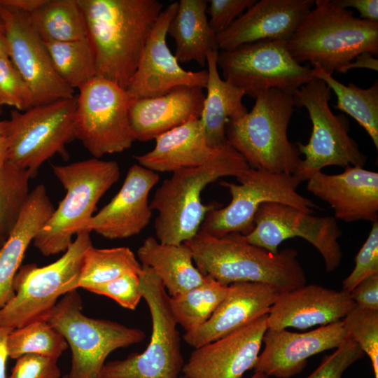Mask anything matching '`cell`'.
<instances>
[{"instance_id":"1","label":"cell","mask_w":378,"mask_h":378,"mask_svg":"<svg viewBox=\"0 0 378 378\" xmlns=\"http://www.w3.org/2000/svg\"><path fill=\"white\" fill-rule=\"evenodd\" d=\"M96 76L124 89L135 73L163 5L158 0H77Z\"/></svg>"},{"instance_id":"2","label":"cell","mask_w":378,"mask_h":378,"mask_svg":"<svg viewBox=\"0 0 378 378\" xmlns=\"http://www.w3.org/2000/svg\"><path fill=\"white\" fill-rule=\"evenodd\" d=\"M184 243L197 269L224 285L261 283L280 293L307 284L304 270L293 248L273 253L251 244L240 233L215 237L201 230Z\"/></svg>"},{"instance_id":"3","label":"cell","mask_w":378,"mask_h":378,"mask_svg":"<svg viewBox=\"0 0 378 378\" xmlns=\"http://www.w3.org/2000/svg\"><path fill=\"white\" fill-rule=\"evenodd\" d=\"M249 168L242 155L226 141L206 163L173 172L150 202L152 211H158L154 223L156 239L162 244H181L192 238L207 213L222 206L218 202L203 204L204 188L222 177L237 178Z\"/></svg>"},{"instance_id":"4","label":"cell","mask_w":378,"mask_h":378,"mask_svg":"<svg viewBox=\"0 0 378 378\" xmlns=\"http://www.w3.org/2000/svg\"><path fill=\"white\" fill-rule=\"evenodd\" d=\"M299 63L309 62L330 74L343 73L357 55H378V22L354 16L334 0H315L309 13L287 41Z\"/></svg>"},{"instance_id":"5","label":"cell","mask_w":378,"mask_h":378,"mask_svg":"<svg viewBox=\"0 0 378 378\" xmlns=\"http://www.w3.org/2000/svg\"><path fill=\"white\" fill-rule=\"evenodd\" d=\"M294 107L293 95L277 89L263 92L251 111L227 124V141L252 169L295 175L302 159L288 137Z\"/></svg>"},{"instance_id":"6","label":"cell","mask_w":378,"mask_h":378,"mask_svg":"<svg viewBox=\"0 0 378 378\" xmlns=\"http://www.w3.org/2000/svg\"><path fill=\"white\" fill-rule=\"evenodd\" d=\"M52 169L66 195L34 239L44 256L66 251L78 227L93 216L99 200L120 178L117 162L95 158L52 165Z\"/></svg>"},{"instance_id":"7","label":"cell","mask_w":378,"mask_h":378,"mask_svg":"<svg viewBox=\"0 0 378 378\" xmlns=\"http://www.w3.org/2000/svg\"><path fill=\"white\" fill-rule=\"evenodd\" d=\"M81 297L71 290L43 318L66 340L72 352L66 378H99L107 356L120 348L142 342L145 332L118 322L88 317Z\"/></svg>"},{"instance_id":"8","label":"cell","mask_w":378,"mask_h":378,"mask_svg":"<svg viewBox=\"0 0 378 378\" xmlns=\"http://www.w3.org/2000/svg\"><path fill=\"white\" fill-rule=\"evenodd\" d=\"M90 233L77 232L64 254L48 265L20 266L13 281L15 295L0 308V326L15 329L43 318L60 296L78 288L83 257L92 246Z\"/></svg>"},{"instance_id":"9","label":"cell","mask_w":378,"mask_h":378,"mask_svg":"<svg viewBox=\"0 0 378 378\" xmlns=\"http://www.w3.org/2000/svg\"><path fill=\"white\" fill-rule=\"evenodd\" d=\"M139 276L142 298L151 316L150 342L142 353L105 363L99 378H179L185 363L169 295L150 267L142 265Z\"/></svg>"},{"instance_id":"10","label":"cell","mask_w":378,"mask_h":378,"mask_svg":"<svg viewBox=\"0 0 378 378\" xmlns=\"http://www.w3.org/2000/svg\"><path fill=\"white\" fill-rule=\"evenodd\" d=\"M236 178L239 183H219L229 191L231 201L209 211L200 230L215 237L232 232L246 235L253 228L258 209L265 202L286 204L309 214L319 209L297 191L302 181L295 175L249 168Z\"/></svg>"},{"instance_id":"11","label":"cell","mask_w":378,"mask_h":378,"mask_svg":"<svg viewBox=\"0 0 378 378\" xmlns=\"http://www.w3.org/2000/svg\"><path fill=\"white\" fill-rule=\"evenodd\" d=\"M293 96L295 106L304 107L312 124L307 144L298 145L304 158L295 176L302 182L328 166L363 167L367 157L349 136L346 118L336 115L330 109L331 90L327 85L314 78Z\"/></svg>"},{"instance_id":"12","label":"cell","mask_w":378,"mask_h":378,"mask_svg":"<svg viewBox=\"0 0 378 378\" xmlns=\"http://www.w3.org/2000/svg\"><path fill=\"white\" fill-rule=\"evenodd\" d=\"M76 97L13 110L6 120L4 137L8 161L27 170L34 178L39 167L57 153L66 155L65 146L74 136Z\"/></svg>"},{"instance_id":"13","label":"cell","mask_w":378,"mask_h":378,"mask_svg":"<svg viewBox=\"0 0 378 378\" xmlns=\"http://www.w3.org/2000/svg\"><path fill=\"white\" fill-rule=\"evenodd\" d=\"M217 66L223 79L255 99L270 89L293 95L314 78L311 66L298 62L287 42L281 41H260L221 50Z\"/></svg>"},{"instance_id":"14","label":"cell","mask_w":378,"mask_h":378,"mask_svg":"<svg viewBox=\"0 0 378 378\" xmlns=\"http://www.w3.org/2000/svg\"><path fill=\"white\" fill-rule=\"evenodd\" d=\"M78 90L75 138L95 158L129 149L135 139L129 120L132 97L127 90L95 76Z\"/></svg>"},{"instance_id":"15","label":"cell","mask_w":378,"mask_h":378,"mask_svg":"<svg viewBox=\"0 0 378 378\" xmlns=\"http://www.w3.org/2000/svg\"><path fill=\"white\" fill-rule=\"evenodd\" d=\"M342 232L334 216H316L276 202L261 204L252 230L245 235L248 242L276 253L284 240L301 237L321 255L327 272L336 270L342 259L339 239Z\"/></svg>"},{"instance_id":"16","label":"cell","mask_w":378,"mask_h":378,"mask_svg":"<svg viewBox=\"0 0 378 378\" xmlns=\"http://www.w3.org/2000/svg\"><path fill=\"white\" fill-rule=\"evenodd\" d=\"M0 19L8 57L28 86L32 106L75 97L74 90L56 74L46 43L34 26L29 13L0 1Z\"/></svg>"},{"instance_id":"17","label":"cell","mask_w":378,"mask_h":378,"mask_svg":"<svg viewBox=\"0 0 378 378\" xmlns=\"http://www.w3.org/2000/svg\"><path fill=\"white\" fill-rule=\"evenodd\" d=\"M177 7L178 2H173L162 10L148 36L126 89L132 98L157 97L180 87L206 88L207 71L183 69L167 46L169 25Z\"/></svg>"},{"instance_id":"18","label":"cell","mask_w":378,"mask_h":378,"mask_svg":"<svg viewBox=\"0 0 378 378\" xmlns=\"http://www.w3.org/2000/svg\"><path fill=\"white\" fill-rule=\"evenodd\" d=\"M159 180L157 172L139 164L132 165L118 193L82 224L77 232L94 231L108 239H125L139 234L150 221L153 211L148 195Z\"/></svg>"},{"instance_id":"19","label":"cell","mask_w":378,"mask_h":378,"mask_svg":"<svg viewBox=\"0 0 378 378\" xmlns=\"http://www.w3.org/2000/svg\"><path fill=\"white\" fill-rule=\"evenodd\" d=\"M267 314L215 341L195 348L182 373L187 378H242L253 369L267 330Z\"/></svg>"},{"instance_id":"20","label":"cell","mask_w":378,"mask_h":378,"mask_svg":"<svg viewBox=\"0 0 378 378\" xmlns=\"http://www.w3.org/2000/svg\"><path fill=\"white\" fill-rule=\"evenodd\" d=\"M349 337L342 320L301 333L267 329L254 372L277 378L293 377L304 370L309 358L338 347Z\"/></svg>"},{"instance_id":"21","label":"cell","mask_w":378,"mask_h":378,"mask_svg":"<svg viewBox=\"0 0 378 378\" xmlns=\"http://www.w3.org/2000/svg\"><path fill=\"white\" fill-rule=\"evenodd\" d=\"M315 0H260L216 34L218 50H230L260 41H288Z\"/></svg>"},{"instance_id":"22","label":"cell","mask_w":378,"mask_h":378,"mask_svg":"<svg viewBox=\"0 0 378 378\" xmlns=\"http://www.w3.org/2000/svg\"><path fill=\"white\" fill-rule=\"evenodd\" d=\"M356 306L350 293L317 284L280 292L267 314V329H307L341 321Z\"/></svg>"},{"instance_id":"23","label":"cell","mask_w":378,"mask_h":378,"mask_svg":"<svg viewBox=\"0 0 378 378\" xmlns=\"http://www.w3.org/2000/svg\"><path fill=\"white\" fill-rule=\"evenodd\" d=\"M307 189L327 202L334 217L346 223L378 221V173L347 166L338 174L318 172L307 181Z\"/></svg>"},{"instance_id":"24","label":"cell","mask_w":378,"mask_h":378,"mask_svg":"<svg viewBox=\"0 0 378 378\" xmlns=\"http://www.w3.org/2000/svg\"><path fill=\"white\" fill-rule=\"evenodd\" d=\"M279 292L272 286L254 282L234 283L210 318L185 332L184 341L194 348L215 341L268 314Z\"/></svg>"},{"instance_id":"25","label":"cell","mask_w":378,"mask_h":378,"mask_svg":"<svg viewBox=\"0 0 378 378\" xmlns=\"http://www.w3.org/2000/svg\"><path fill=\"white\" fill-rule=\"evenodd\" d=\"M202 90L180 87L157 97L132 98L129 120L134 139H155L193 117L200 118L205 97Z\"/></svg>"},{"instance_id":"26","label":"cell","mask_w":378,"mask_h":378,"mask_svg":"<svg viewBox=\"0 0 378 378\" xmlns=\"http://www.w3.org/2000/svg\"><path fill=\"white\" fill-rule=\"evenodd\" d=\"M54 210L46 187L36 186L29 192L15 227L0 248V308L14 296V278L26 251Z\"/></svg>"},{"instance_id":"27","label":"cell","mask_w":378,"mask_h":378,"mask_svg":"<svg viewBox=\"0 0 378 378\" xmlns=\"http://www.w3.org/2000/svg\"><path fill=\"white\" fill-rule=\"evenodd\" d=\"M154 148L136 155L139 165L155 172L176 171L200 166L209 161L218 147H210L200 118L193 117L155 139Z\"/></svg>"},{"instance_id":"28","label":"cell","mask_w":378,"mask_h":378,"mask_svg":"<svg viewBox=\"0 0 378 378\" xmlns=\"http://www.w3.org/2000/svg\"><path fill=\"white\" fill-rule=\"evenodd\" d=\"M218 54V51H211L206 56V93L200 117L206 142L211 148L227 141L225 130L230 121L248 113L242 101L244 91L220 77Z\"/></svg>"},{"instance_id":"29","label":"cell","mask_w":378,"mask_h":378,"mask_svg":"<svg viewBox=\"0 0 378 378\" xmlns=\"http://www.w3.org/2000/svg\"><path fill=\"white\" fill-rule=\"evenodd\" d=\"M207 1L180 0L167 34L175 41L174 56L179 63L195 62L206 66L207 54L218 51L216 34L206 15Z\"/></svg>"},{"instance_id":"30","label":"cell","mask_w":378,"mask_h":378,"mask_svg":"<svg viewBox=\"0 0 378 378\" xmlns=\"http://www.w3.org/2000/svg\"><path fill=\"white\" fill-rule=\"evenodd\" d=\"M137 255L141 265L150 267L158 275L169 296L184 293L205 279L185 243L162 244L148 237L138 248Z\"/></svg>"},{"instance_id":"31","label":"cell","mask_w":378,"mask_h":378,"mask_svg":"<svg viewBox=\"0 0 378 378\" xmlns=\"http://www.w3.org/2000/svg\"><path fill=\"white\" fill-rule=\"evenodd\" d=\"M314 78L324 82L337 97L334 108L340 110L359 123L378 149V82L368 88H361L350 83L346 85L319 66H313Z\"/></svg>"},{"instance_id":"32","label":"cell","mask_w":378,"mask_h":378,"mask_svg":"<svg viewBox=\"0 0 378 378\" xmlns=\"http://www.w3.org/2000/svg\"><path fill=\"white\" fill-rule=\"evenodd\" d=\"M44 42H64L86 37L84 18L77 0H46L29 14Z\"/></svg>"},{"instance_id":"33","label":"cell","mask_w":378,"mask_h":378,"mask_svg":"<svg viewBox=\"0 0 378 378\" xmlns=\"http://www.w3.org/2000/svg\"><path fill=\"white\" fill-rule=\"evenodd\" d=\"M228 286L209 276L200 285L181 294L169 296L174 317L186 332L206 322L225 298Z\"/></svg>"},{"instance_id":"34","label":"cell","mask_w":378,"mask_h":378,"mask_svg":"<svg viewBox=\"0 0 378 378\" xmlns=\"http://www.w3.org/2000/svg\"><path fill=\"white\" fill-rule=\"evenodd\" d=\"M141 262L128 247L97 248L91 246L85 251L78 288L88 290L127 273L140 274Z\"/></svg>"},{"instance_id":"35","label":"cell","mask_w":378,"mask_h":378,"mask_svg":"<svg viewBox=\"0 0 378 378\" xmlns=\"http://www.w3.org/2000/svg\"><path fill=\"white\" fill-rule=\"evenodd\" d=\"M45 43L56 74L73 90L80 89L96 76L94 56L87 37Z\"/></svg>"},{"instance_id":"36","label":"cell","mask_w":378,"mask_h":378,"mask_svg":"<svg viewBox=\"0 0 378 378\" xmlns=\"http://www.w3.org/2000/svg\"><path fill=\"white\" fill-rule=\"evenodd\" d=\"M9 358L38 354L57 360L68 348L64 337L43 318L13 329L8 336Z\"/></svg>"},{"instance_id":"37","label":"cell","mask_w":378,"mask_h":378,"mask_svg":"<svg viewBox=\"0 0 378 378\" xmlns=\"http://www.w3.org/2000/svg\"><path fill=\"white\" fill-rule=\"evenodd\" d=\"M27 170L8 161L0 170V248L15 227L29 194Z\"/></svg>"},{"instance_id":"38","label":"cell","mask_w":378,"mask_h":378,"mask_svg":"<svg viewBox=\"0 0 378 378\" xmlns=\"http://www.w3.org/2000/svg\"><path fill=\"white\" fill-rule=\"evenodd\" d=\"M342 321L349 336L370 359L374 378H378V310L356 305Z\"/></svg>"},{"instance_id":"39","label":"cell","mask_w":378,"mask_h":378,"mask_svg":"<svg viewBox=\"0 0 378 378\" xmlns=\"http://www.w3.org/2000/svg\"><path fill=\"white\" fill-rule=\"evenodd\" d=\"M0 106L19 111L32 106L28 86L8 55L0 57Z\"/></svg>"},{"instance_id":"40","label":"cell","mask_w":378,"mask_h":378,"mask_svg":"<svg viewBox=\"0 0 378 378\" xmlns=\"http://www.w3.org/2000/svg\"><path fill=\"white\" fill-rule=\"evenodd\" d=\"M378 273V221L355 258V267L342 281V290L350 293L362 280Z\"/></svg>"},{"instance_id":"41","label":"cell","mask_w":378,"mask_h":378,"mask_svg":"<svg viewBox=\"0 0 378 378\" xmlns=\"http://www.w3.org/2000/svg\"><path fill=\"white\" fill-rule=\"evenodd\" d=\"M364 355L358 344L349 337L333 353L326 355L319 365L305 378H342L344 372Z\"/></svg>"},{"instance_id":"42","label":"cell","mask_w":378,"mask_h":378,"mask_svg":"<svg viewBox=\"0 0 378 378\" xmlns=\"http://www.w3.org/2000/svg\"><path fill=\"white\" fill-rule=\"evenodd\" d=\"M139 275L127 273L87 290L110 298L121 307L134 310L142 298Z\"/></svg>"},{"instance_id":"43","label":"cell","mask_w":378,"mask_h":378,"mask_svg":"<svg viewBox=\"0 0 378 378\" xmlns=\"http://www.w3.org/2000/svg\"><path fill=\"white\" fill-rule=\"evenodd\" d=\"M256 0L207 1L206 13L212 30L219 34L228 28L239 17L252 6Z\"/></svg>"},{"instance_id":"44","label":"cell","mask_w":378,"mask_h":378,"mask_svg":"<svg viewBox=\"0 0 378 378\" xmlns=\"http://www.w3.org/2000/svg\"><path fill=\"white\" fill-rule=\"evenodd\" d=\"M57 362L38 354H25L16 359L6 378H59L61 372Z\"/></svg>"},{"instance_id":"45","label":"cell","mask_w":378,"mask_h":378,"mask_svg":"<svg viewBox=\"0 0 378 378\" xmlns=\"http://www.w3.org/2000/svg\"><path fill=\"white\" fill-rule=\"evenodd\" d=\"M356 305L378 310V273L362 280L351 292Z\"/></svg>"},{"instance_id":"46","label":"cell","mask_w":378,"mask_h":378,"mask_svg":"<svg viewBox=\"0 0 378 378\" xmlns=\"http://www.w3.org/2000/svg\"><path fill=\"white\" fill-rule=\"evenodd\" d=\"M334 1L342 8L356 9L361 19L378 22L377 0H334Z\"/></svg>"},{"instance_id":"47","label":"cell","mask_w":378,"mask_h":378,"mask_svg":"<svg viewBox=\"0 0 378 378\" xmlns=\"http://www.w3.org/2000/svg\"><path fill=\"white\" fill-rule=\"evenodd\" d=\"M368 69L373 71H378V59L375 56L368 52H365L357 55L344 69L343 74L346 73L352 69Z\"/></svg>"},{"instance_id":"48","label":"cell","mask_w":378,"mask_h":378,"mask_svg":"<svg viewBox=\"0 0 378 378\" xmlns=\"http://www.w3.org/2000/svg\"><path fill=\"white\" fill-rule=\"evenodd\" d=\"M13 330L11 328L0 326V378L7 377L6 369L7 360L9 358L7 340Z\"/></svg>"},{"instance_id":"49","label":"cell","mask_w":378,"mask_h":378,"mask_svg":"<svg viewBox=\"0 0 378 378\" xmlns=\"http://www.w3.org/2000/svg\"><path fill=\"white\" fill-rule=\"evenodd\" d=\"M45 1L46 0H0L1 3L6 5L29 14L37 10Z\"/></svg>"},{"instance_id":"50","label":"cell","mask_w":378,"mask_h":378,"mask_svg":"<svg viewBox=\"0 0 378 378\" xmlns=\"http://www.w3.org/2000/svg\"><path fill=\"white\" fill-rule=\"evenodd\" d=\"M8 162V146L4 137L0 136V170Z\"/></svg>"},{"instance_id":"51","label":"cell","mask_w":378,"mask_h":378,"mask_svg":"<svg viewBox=\"0 0 378 378\" xmlns=\"http://www.w3.org/2000/svg\"><path fill=\"white\" fill-rule=\"evenodd\" d=\"M6 55H8L7 41L4 33L0 32V57Z\"/></svg>"},{"instance_id":"52","label":"cell","mask_w":378,"mask_h":378,"mask_svg":"<svg viewBox=\"0 0 378 378\" xmlns=\"http://www.w3.org/2000/svg\"><path fill=\"white\" fill-rule=\"evenodd\" d=\"M270 377L267 376L265 373L260 372H254L249 378H270Z\"/></svg>"},{"instance_id":"53","label":"cell","mask_w":378,"mask_h":378,"mask_svg":"<svg viewBox=\"0 0 378 378\" xmlns=\"http://www.w3.org/2000/svg\"><path fill=\"white\" fill-rule=\"evenodd\" d=\"M5 127L6 120H0V136H3L4 135Z\"/></svg>"},{"instance_id":"54","label":"cell","mask_w":378,"mask_h":378,"mask_svg":"<svg viewBox=\"0 0 378 378\" xmlns=\"http://www.w3.org/2000/svg\"><path fill=\"white\" fill-rule=\"evenodd\" d=\"M0 32L4 33V25L1 20L0 19Z\"/></svg>"},{"instance_id":"55","label":"cell","mask_w":378,"mask_h":378,"mask_svg":"<svg viewBox=\"0 0 378 378\" xmlns=\"http://www.w3.org/2000/svg\"><path fill=\"white\" fill-rule=\"evenodd\" d=\"M2 113V106H0V114Z\"/></svg>"},{"instance_id":"56","label":"cell","mask_w":378,"mask_h":378,"mask_svg":"<svg viewBox=\"0 0 378 378\" xmlns=\"http://www.w3.org/2000/svg\"><path fill=\"white\" fill-rule=\"evenodd\" d=\"M179 378H187V377L186 376H184V375H182V376H180Z\"/></svg>"},{"instance_id":"57","label":"cell","mask_w":378,"mask_h":378,"mask_svg":"<svg viewBox=\"0 0 378 378\" xmlns=\"http://www.w3.org/2000/svg\"><path fill=\"white\" fill-rule=\"evenodd\" d=\"M63 378H66V375L64 376Z\"/></svg>"}]
</instances>
